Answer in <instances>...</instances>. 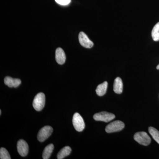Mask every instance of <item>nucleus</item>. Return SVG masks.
<instances>
[{
	"label": "nucleus",
	"mask_w": 159,
	"mask_h": 159,
	"mask_svg": "<svg viewBox=\"0 0 159 159\" xmlns=\"http://www.w3.org/2000/svg\"><path fill=\"white\" fill-rule=\"evenodd\" d=\"M5 84L10 88H16L21 84L20 80L15 79L10 77H6L4 79Z\"/></svg>",
	"instance_id": "nucleus-10"
},
{
	"label": "nucleus",
	"mask_w": 159,
	"mask_h": 159,
	"mask_svg": "<svg viewBox=\"0 0 159 159\" xmlns=\"http://www.w3.org/2000/svg\"><path fill=\"white\" fill-rule=\"evenodd\" d=\"M152 37L154 41H159V22L154 26L152 31Z\"/></svg>",
	"instance_id": "nucleus-15"
},
{
	"label": "nucleus",
	"mask_w": 159,
	"mask_h": 159,
	"mask_svg": "<svg viewBox=\"0 0 159 159\" xmlns=\"http://www.w3.org/2000/svg\"><path fill=\"white\" fill-rule=\"evenodd\" d=\"M55 1L57 4L62 6L68 5L71 2V0H55Z\"/></svg>",
	"instance_id": "nucleus-18"
},
{
	"label": "nucleus",
	"mask_w": 159,
	"mask_h": 159,
	"mask_svg": "<svg viewBox=\"0 0 159 159\" xmlns=\"http://www.w3.org/2000/svg\"><path fill=\"white\" fill-rule=\"evenodd\" d=\"M148 131L155 141L159 144V131L156 129L152 127H149Z\"/></svg>",
	"instance_id": "nucleus-16"
},
{
	"label": "nucleus",
	"mask_w": 159,
	"mask_h": 159,
	"mask_svg": "<svg viewBox=\"0 0 159 159\" xmlns=\"http://www.w3.org/2000/svg\"><path fill=\"white\" fill-rule=\"evenodd\" d=\"M45 104V96L42 93H38L34 97L33 102V107L35 110L41 111L44 107Z\"/></svg>",
	"instance_id": "nucleus-1"
},
{
	"label": "nucleus",
	"mask_w": 159,
	"mask_h": 159,
	"mask_svg": "<svg viewBox=\"0 0 159 159\" xmlns=\"http://www.w3.org/2000/svg\"><path fill=\"white\" fill-rule=\"evenodd\" d=\"M125 127V124L121 121H114L106 127L105 130L107 133L116 132L122 130Z\"/></svg>",
	"instance_id": "nucleus-3"
},
{
	"label": "nucleus",
	"mask_w": 159,
	"mask_h": 159,
	"mask_svg": "<svg viewBox=\"0 0 159 159\" xmlns=\"http://www.w3.org/2000/svg\"><path fill=\"white\" fill-rule=\"evenodd\" d=\"M55 59L58 64L62 65L65 62L66 56L65 53L61 48H57L55 52Z\"/></svg>",
	"instance_id": "nucleus-9"
},
{
	"label": "nucleus",
	"mask_w": 159,
	"mask_h": 159,
	"mask_svg": "<svg viewBox=\"0 0 159 159\" xmlns=\"http://www.w3.org/2000/svg\"><path fill=\"white\" fill-rule=\"evenodd\" d=\"M157 70H159V64L157 66Z\"/></svg>",
	"instance_id": "nucleus-19"
},
{
	"label": "nucleus",
	"mask_w": 159,
	"mask_h": 159,
	"mask_svg": "<svg viewBox=\"0 0 159 159\" xmlns=\"http://www.w3.org/2000/svg\"><path fill=\"white\" fill-rule=\"evenodd\" d=\"M116 116L113 114L103 111L95 114L93 116L94 120L97 121H102L108 122L115 119Z\"/></svg>",
	"instance_id": "nucleus-6"
},
{
	"label": "nucleus",
	"mask_w": 159,
	"mask_h": 159,
	"mask_svg": "<svg viewBox=\"0 0 159 159\" xmlns=\"http://www.w3.org/2000/svg\"><path fill=\"white\" fill-rule=\"evenodd\" d=\"M52 127L47 125L41 129L37 135V139L40 142H42L45 141L51 135L53 132Z\"/></svg>",
	"instance_id": "nucleus-5"
},
{
	"label": "nucleus",
	"mask_w": 159,
	"mask_h": 159,
	"mask_svg": "<svg viewBox=\"0 0 159 159\" xmlns=\"http://www.w3.org/2000/svg\"><path fill=\"white\" fill-rule=\"evenodd\" d=\"M78 38L80 43L82 47L87 48H91L93 46V43L89 38L84 32L82 31L80 32L79 33Z\"/></svg>",
	"instance_id": "nucleus-7"
},
{
	"label": "nucleus",
	"mask_w": 159,
	"mask_h": 159,
	"mask_svg": "<svg viewBox=\"0 0 159 159\" xmlns=\"http://www.w3.org/2000/svg\"><path fill=\"white\" fill-rule=\"evenodd\" d=\"M134 139L141 145L147 146L150 144L151 140L145 132H139L134 135Z\"/></svg>",
	"instance_id": "nucleus-2"
},
{
	"label": "nucleus",
	"mask_w": 159,
	"mask_h": 159,
	"mask_svg": "<svg viewBox=\"0 0 159 159\" xmlns=\"http://www.w3.org/2000/svg\"><path fill=\"white\" fill-rule=\"evenodd\" d=\"M54 145L51 144L46 146L44 149L43 153V159H48L51 157V153L54 150Z\"/></svg>",
	"instance_id": "nucleus-14"
},
{
	"label": "nucleus",
	"mask_w": 159,
	"mask_h": 159,
	"mask_svg": "<svg viewBox=\"0 0 159 159\" xmlns=\"http://www.w3.org/2000/svg\"><path fill=\"white\" fill-rule=\"evenodd\" d=\"M107 86H108V83L107 81H105L101 84H99L96 89V91L97 95L99 97H101L105 95L107 90Z\"/></svg>",
	"instance_id": "nucleus-12"
},
{
	"label": "nucleus",
	"mask_w": 159,
	"mask_h": 159,
	"mask_svg": "<svg viewBox=\"0 0 159 159\" xmlns=\"http://www.w3.org/2000/svg\"><path fill=\"white\" fill-rule=\"evenodd\" d=\"M72 149L69 146H66L62 148L57 155V158L62 159L68 156L70 154Z\"/></svg>",
	"instance_id": "nucleus-13"
},
{
	"label": "nucleus",
	"mask_w": 159,
	"mask_h": 159,
	"mask_svg": "<svg viewBox=\"0 0 159 159\" xmlns=\"http://www.w3.org/2000/svg\"><path fill=\"white\" fill-rule=\"evenodd\" d=\"M73 124L75 129L78 132H81L85 127L84 121L81 116L78 113L74 114L73 118Z\"/></svg>",
	"instance_id": "nucleus-4"
},
{
	"label": "nucleus",
	"mask_w": 159,
	"mask_h": 159,
	"mask_svg": "<svg viewBox=\"0 0 159 159\" xmlns=\"http://www.w3.org/2000/svg\"><path fill=\"white\" fill-rule=\"evenodd\" d=\"M113 90L117 94H121L123 91V83L120 77L116 78L114 81Z\"/></svg>",
	"instance_id": "nucleus-11"
},
{
	"label": "nucleus",
	"mask_w": 159,
	"mask_h": 159,
	"mask_svg": "<svg viewBox=\"0 0 159 159\" xmlns=\"http://www.w3.org/2000/svg\"><path fill=\"white\" fill-rule=\"evenodd\" d=\"M17 149L21 156L25 157L29 152V145L25 140L21 139L17 142Z\"/></svg>",
	"instance_id": "nucleus-8"
},
{
	"label": "nucleus",
	"mask_w": 159,
	"mask_h": 159,
	"mask_svg": "<svg viewBox=\"0 0 159 159\" xmlns=\"http://www.w3.org/2000/svg\"><path fill=\"white\" fill-rule=\"evenodd\" d=\"M0 158L1 159H10V155L6 148H1L0 149Z\"/></svg>",
	"instance_id": "nucleus-17"
},
{
	"label": "nucleus",
	"mask_w": 159,
	"mask_h": 159,
	"mask_svg": "<svg viewBox=\"0 0 159 159\" xmlns=\"http://www.w3.org/2000/svg\"><path fill=\"white\" fill-rule=\"evenodd\" d=\"M2 115V111L0 110V115Z\"/></svg>",
	"instance_id": "nucleus-20"
}]
</instances>
